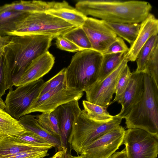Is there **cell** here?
I'll return each mask as SVG.
<instances>
[{"label": "cell", "mask_w": 158, "mask_h": 158, "mask_svg": "<svg viewBox=\"0 0 158 158\" xmlns=\"http://www.w3.org/2000/svg\"><path fill=\"white\" fill-rule=\"evenodd\" d=\"M75 8L85 15L110 22L140 23L152 8L150 3L139 0H80Z\"/></svg>", "instance_id": "1"}, {"label": "cell", "mask_w": 158, "mask_h": 158, "mask_svg": "<svg viewBox=\"0 0 158 158\" xmlns=\"http://www.w3.org/2000/svg\"><path fill=\"white\" fill-rule=\"evenodd\" d=\"M51 36H11L4 55L10 63L13 84L34 60L47 52L51 46Z\"/></svg>", "instance_id": "2"}, {"label": "cell", "mask_w": 158, "mask_h": 158, "mask_svg": "<svg viewBox=\"0 0 158 158\" xmlns=\"http://www.w3.org/2000/svg\"><path fill=\"white\" fill-rule=\"evenodd\" d=\"M143 78L142 97L124 118L127 128L141 129L158 138V86L145 73Z\"/></svg>", "instance_id": "3"}, {"label": "cell", "mask_w": 158, "mask_h": 158, "mask_svg": "<svg viewBox=\"0 0 158 158\" xmlns=\"http://www.w3.org/2000/svg\"><path fill=\"white\" fill-rule=\"evenodd\" d=\"M103 58L92 49L77 52L66 68L65 83L69 88L84 91L97 80Z\"/></svg>", "instance_id": "4"}, {"label": "cell", "mask_w": 158, "mask_h": 158, "mask_svg": "<svg viewBox=\"0 0 158 158\" xmlns=\"http://www.w3.org/2000/svg\"><path fill=\"white\" fill-rule=\"evenodd\" d=\"M76 27L45 12L27 13L18 22L10 36H49L54 38Z\"/></svg>", "instance_id": "5"}, {"label": "cell", "mask_w": 158, "mask_h": 158, "mask_svg": "<svg viewBox=\"0 0 158 158\" xmlns=\"http://www.w3.org/2000/svg\"><path fill=\"white\" fill-rule=\"evenodd\" d=\"M123 118L118 114L107 123H100L90 119L84 110L75 121L68 140L70 150L79 156L84 148L97 138L117 127Z\"/></svg>", "instance_id": "6"}, {"label": "cell", "mask_w": 158, "mask_h": 158, "mask_svg": "<svg viewBox=\"0 0 158 158\" xmlns=\"http://www.w3.org/2000/svg\"><path fill=\"white\" fill-rule=\"evenodd\" d=\"M127 158H157L158 138L138 128L125 130L123 144Z\"/></svg>", "instance_id": "7"}, {"label": "cell", "mask_w": 158, "mask_h": 158, "mask_svg": "<svg viewBox=\"0 0 158 158\" xmlns=\"http://www.w3.org/2000/svg\"><path fill=\"white\" fill-rule=\"evenodd\" d=\"M83 95V92L69 88L65 83L62 84L35 99L24 115L36 112H52L62 104L72 101H78Z\"/></svg>", "instance_id": "8"}, {"label": "cell", "mask_w": 158, "mask_h": 158, "mask_svg": "<svg viewBox=\"0 0 158 158\" xmlns=\"http://www.w3.org/2000/svg\"><path fill=\"white\" fill-rule=\"evenodd\" d=\"M44 81L41 78L36 81L9 90L5 101L4 110L15 119L19 120L33 100L38 96Z\"/></svg>", "instance_id": "9"}, {"label": "cell", "mask_w": 158, "mask_h": 158, "mask_svg": "<svg viewBox=\"0 0 158 158\" xmlns=\"http://www.w3.org/2000/svg\"><path fill=\"white\" fill-rule=\"evenodd\" d=\"M128 61L125 57L114 70L101 81L96 82L84 91L87 101L101 106L108 107L115 94L116 85Z\"/></svg>", "instance_id": "10"}, {"label": "cell", "mask_w": 158, "mask_h": 158, "mask_svg": "<svg viewBox=\"0 0 158 158\" xmlns=\"http://www.w3.org/2000/svg\"><path fill=\"white\" fill-rule=\"evenodd\" d=\"M125 130L120 125L100 136L85 147L84 158H109L123 144Z\"/></svg>", "instance_id": "11"}, {"label": "cell", "mask_w": 158, "mask_h": 158, "mask_svg": "<svg viewBox=\"0 0 158 158\" xmlns=\"http://www.w3.org/2000/svg\"><path fill=\"white\" fill-rule=\"evenodd\" d=\"M82 27L89 40L92 50L102 54L117 37L104 20L98 19L87 17Z\"/></svg>", "instance_id": "12"}, {"label": "cell", "mask_w": 158, "mask_h": 158, "mask_svg": "<svg viewBox=\"0 0 158 158\" xmlns=\"http://www.w3.org/2000/svg\"><path fill=\"white\" fill-rule=\"evenodd\" d=\"M54 111L58 121L61 145L63 150L67 152L68 137L73 123L81 110L78 101H74L59 106Z\"/></svg>", "instance_id": "13"}, {"label": "cell", "mask_w": 158, "mask_h": 158, "mask_svg": "<svg viewBox=\"0 0 158 158\" xmlns=\"http://www.w3.org/2000/svg\"><path fill=\"white\" fill-rule=\"evenodd\" d=\"M55 58L48 51L33 60L26 68L13 86L17 87L42 78L53 67Z\"/></svg>", "instance_id": "14"}, {"label": "cell", "mask_w": 158, "mask_h": 158, "mask_svg": "<svg viewBox=\"0 0 158 158\" xmlns=\"http://www.w3.org/2000/svg\"><path fill=\"white\" fill-rule=\"evenodd\" d=\"M144 89L143 73L135 71L132 75L129 84L123 96L118 102L122 106L118 115L123 119L131 108L141 99Z\"/></svg>", "instance_id": "15"}, {"label": "cell", "mask_w": 158, "mask_h": 158, "mask_svg": "<svg viewBox=\"0 0 158 158\" xmlns=\"http://www.w3.org/2000/svg\"><path fill=\"white\" fill-rule=\"evenodd\" d=\"M158 33V19L154 15L150 13L140 23L136 38L126 54L125 57L128 61H135L142 47L151 37Z\"/></svg>", "instance_id": "16"}, {"label": "cell", "mask_w": 158, "mask_h": 158, "mask_svg": "<svg viewBox=\"0 0 158 158\" xmlns=\"http://www.w3.org/2000/svg\"><path fill=\"white\" fill-rule=\"evenodd\" d=\"M45 12L61 19L75 27H82L87 17L64 1L56 2L54 6Z\"/></svg>", "instance_id": "17"}, {"label": "cell", "mask_w": 158, "mask_h": 158, "mask_svg": "<svg viewBox=\"0 0 158 158\" xmlns=\"http://www.w3.org/2000/svg\"><path fill=\"white\" fill-rule=\"evenodd\" d=\"M18 120L26 131L44 139L52 144L54 148H57L58 151L63 150L60 138L44 128L38 122L36 115L26 114Z\"/></svg>", "instance_id": "18"}, {"label": "cell", "mask_w": 158, "mask_h": 158, "mask_svg": "<svg viewBox=\"0 0 158 158\" xmlns=\"http://www.w3.org/2000/svg\"><path fill=\"white\" fill-rule=\"evenodd\" d=\"M52 147L51 145L24 143L11 136L0 139V158L24 151L49 150Z\"/></svg>", "instance_id": "19"}, {"label": "cell", "mask_w": 158, "mask_h": 158, "mask_svg": "<svg viewBox=\"0 0 158 158\" xmlns=\"http://www.w3.org/2000/svg\"><path fill=\"white\" fill-rule=\"evenodd\" d=\"M55 2L41 1H20L0 6V14L8 11H15L26 13L46 12L52 8Z\"/></svg>", "instance_id": "20"}, {"label": "cell", "mask_w": 158, "mask_h": 158, "mask_svg": "<svg viewBox=\"0 0 158 158\" xmlns=\"http://www.w3.org/2000/svg\"><path fill=\"white\" fill-rule=\"evenodd\" d=\"M104 22L117 36L125 40L131 45L136 39L140 26V23Z\"/></svg>", "instance_id": "21"}, {"label": "cell", "mask_w": 158, "mask_h": 158, "mask_svg": "<svg viewBox=\"0 0 158 158\" xmlns=\"http://www.w3.org/2000/svg\"><path fill=\"white\" fill-rule=\"evenodd\" d=\"M26 131L18 120L0 109V139Z\"/></svg>", "instance_id": "22"}, {"label": "cell", "mask_w": 158, "mask_h": 158, "mask_svg": "<svg viewBox=\"0 0 158 158\" xmlns=\"http://www.w3.org/2000/svg\"><path fill=\"white\" fill-rule=\"evenodd\" d=\"M84 111L88 117L95 121L107 123L112 120L114 116L110 115L107 110L108 107L101 106L86 100L82 101Z\"/></svg>", "instance_id": "23"}, {"label": "cell", "mask_w": 158, "mask_h": 158, "mask_svg": "<svg viewBox=\"0 0 158 158\" xmlns=\"http://www.w3.org/2000/svg\"><path fill=\"white\" fill-rule=\"evenodd\" d=\"M27 13L8 11L0 14V36H8V34L15 29L17 23Z\"/></svg>", "instance_id": "24"}, {"label": "cell", "mask_w": 158, "mask_h": 158, "mask_svg": "<svg viewBox=\"0 0 158 158\" xmlns=\"http://www.w3.org/2000/svg\"><path fill=\"white\" fill-rule=\"evenodd\" d=\"M126 53L103 55L99 74L96 82L101 81L117 67L124 58Z\"/></svg>", "instance_id": "25"}, {"label": "cell", "mask_w": 158, "mask_h": 158, "mask_svg": "<svg viewBox=\"0 0 158 158\" xmlns=\"http://www.w3.org/2000/svg\"><path fill=\"white\" fill-rule=\"evenodd\" d=\"M158 44V35H155L151 37L144 45L140 50L136 61L137 68L135 71L136 73H144L145 67L154 48Z\"/></svg>", "instance_id": "26"}, {"label": "cell", "mask_w": 158, "mask_h": 158, "mask_svg": "<svg viewBox=\"0 0 158 158\" xmlns=\"http://www.w3.org/2000/svg\"><path fill=\"white\" fill-rule=\"evenodd\" d=\"M13 86L10 64L3 55L0 58V96L2 97L6 90L12 89Z\"/></svg>", "instance_id": "27"}, {"label": "cell", "mask_w": 158, "mask_h": 158, "mask_svg": "<svg viewBox=\"0 0 158 158\" xmlns=\"http://www.w3.org/2000/svg\"><path fill=\"white\" fill-rule=\"evenodd\" d=\"M62 36L77 46L81 51L92 50L89 40L82 27H75Z\"/></svg>", "instance_id": "28"}, {"label": "cell", "mask_w": 158, "mask_h": 158, "mask_svg": "<svg viewBox=\"0 0 158 158\" xmlns=\"http://www.w3.org/2000/svg\"><path fill=\"white\" fill-rule=\"evenodd\" d=\"M36 116L39 123L45 129L60 139V131L58 120L53 111L42 113Z\"/></svg>", "instance_id": "29"}, {"label": "cell", "mask_w": 158, "mask_h": 158, "mask_svg": "<svg viewBox=\"0 0 158 158\" xmlns=\"http://www.w3.org/2000/svg\"><path fill=\"white\" fill-rule=\"evenodd\" d=\"M132 75L127 65L122 72L117 81L115 90V96L112 103L118 101L123 96L129 84Z\"/></svg>", "instance_id": "30"}, {"label": "cell", "mask_w": 158, "mask_h": 158, "mask_svg": "<svg viewBox=\"0 0 158 158\" xmlns=\"http://www.w3.org/2000/svg\"><path fill=\"white\" fill-rule=\"evenodd\" d=\"M144 73L147 74L158 86V44L147 61Z\"/></svg>", "instance_id": "31"}, {"label": "cell", "mask_w": 158, "mask_h": 158, "mask_svg": "<svg viewBox=\"0 0 158 158\" xmlns=\"http://www.w3.org/2000/svg\"><path fill=\"white\" fill-rule=\"evenodd\" d=\"M65 71L66 68H64L49 80L44 82L41 87L37 97L65 83Z\"/></svg>", "instance_id": "32"}, {"label": "cell", "mask_w": 158, "mask_h": 158, "mask_svg": "<svg viewBox=\"0 0 158 158\" xmlns=\"http://www.w3.org/2000/svg\"><path fill=\"white\" fill-rule=\"evenodd\" d=\"M15 139L21 142L32 144H41L54 146L44 139L29 131L12 135Z\"/></svg>", "instance_id": "33"}, {"label": "cell", "mask_w": 158, "mask_h": 158, "mask_svg": "<svg viewBox=\"0 0 158 158\" xmlns=\"http://www.w3.org/2000/svg\"><path fill=\"white\" fill-rule=\"evenodd\" d=\"M48 150H31L22 152L3 158H44L49 155Z\"/></svg>", "instance_id": "34"}, {"label": "cell", "mask_w": 158, "mask_h": 158, "mask_svg": "<svg viewBox=\"0 0 158 158\" xmlns=\"http://www.w3.org/2000/svg\"><path fill=\"white\" fill-rule=\"evenodd\" d=\"M129 48L124 40L121 38L117 36L116 40L109 47L102 55L120 53H127Z\"/></svg>", "instance_id": "35"}, {"label": "cell", "mask_w": 158, "mask_h": 158, "mask_svg": "<svg viewBox=\"0 0 158 158\" xmlns=\"http://www.w3.org/2000/svg\"><path fill=\"white\" fill-rule=\"evenodd\" d=\"M56 38V44L58 48L72 52L81 51L77 46L62 35H60Z\"/></svg>", "instance_id": "36"}, {"label": "cell", "mask_w": 158, "mask_h": 158, "mask_svg": "<svg viewBox=\"0 0 158 158\" xmlns=\"http://www.w3.org/2000/svg\"><path fill=\"white\" fill-rule=\"evenodd\" d=\"M109 158H127L125 148L121 151L116 152Z\"/></svg>", "instance_id": "37"}, {"label": "cell", "mask_w": 158, "mask_h": 158, "mask_svg": "<svg viewBox=\"0 0 158 158\" xmlns=\"http://www.w3.org/2000/svg\"><path fill=\"white\" fill-rule=\"evenodd\" d=\"M11 37V36H0V48L6 45L9 42Z\"/></svg>", "instance_id": "38"}, {"label": "cell", "mask_w": 158, "mask_h": 158, "mask_svg": "<svg viewBox=\"0 0 158 158\" xmlns=\"http://www.w3.org/2000/svg\"><path fill=\"white\" fill-rule=\"evenodd\" d=\"M67 152L63 150L58 151L50 158H66Z\"/></svg>", "instance_id": "39"}, {"label": "cell", "mask_w": 158, "mask_h": 158, "mask_svg": "<svg viewBox=\"0 0 158 158\" xmlns=\"http://www.w3.org/2000/svg\"><path fill=\"white\" fill-rule=\"evenodd\" d=\"M2 97L0 96V109L4 110L5 108V102L2 98Z\"/></svg>", "instance_id": "40"}, {"label": "cell", "mask_w": 158, "mask_h": 158, "mask_svg": "<svg viewBox=\"0 0 158 158\" xmlns=\"http://www.w3.org/2000/svg\"><path fill=\"white\" fill-rule=\"evenodd\" d=\"M6 45L2 46L0 48V58L2 56H3L4 53Z\"/></svg>", "instance_id": "41"}, {"label": "cell", "mask_w": 158, "mask_h": 158, "mask_svg": "<svg viewBox=\"0 0 158 158\" xmlns=\"http://www.w3.org/2000/svg\"><path fill=\"white\" fill-rule=\"evenodd\" d=\"M66 158H84L80 156H73L70 154H67L66 155Z\"/></svg>", "instance_id": "42"}]
</instances>
